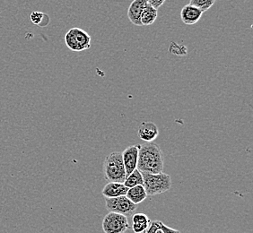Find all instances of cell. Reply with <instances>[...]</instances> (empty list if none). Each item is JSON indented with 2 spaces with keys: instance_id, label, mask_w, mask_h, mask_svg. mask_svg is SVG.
<instances>
[{
  "instance_id": "obj_1",
  "label": "cell",
  "mask_w": 253,
  "mask_h": 233,
  "mask_svg": "<svg viewBox=\"0 0 253 233\" xmlns=\"http://www.w3.org/2000/svg\"><path fill=\"white\" fill-rule=\"evenodd\" d=\"M164 165V155L159 146L153 143H146L139 146L136 169L140 172L158 174L163 172Z\"/></svg>"
},
{
  "instance_id": "obj_2",
  "label": "cell",
  "mask_w": 253,
  "mask_h": 233,
  "mask_svg": "<svg viewBox=\"0 0 253 233\" xmlns=\"http://www.w3.org/2000/svg\"><path fill=\"white\" fill-rule=\"evenodd\" d=\"M103 172L109 182L124 183L126 171L123 164L122 152H113L106 156L103 162Z\"/></svg>"
},
{
  "instance_id": "obj_3",
  "label": "cell",
  "mask_w": 253,
  "mask_h": 233,
  "mask_svg": "<svg viewBox=\"0 0 253 233\" xmlns=\"http://www.w3.org/2000/svg\"><path fill=\"white\" fill-rule=\"evenodd\" d=\"M142 173V172H141ZM143 187L147 195H156L169 191L171 187L170 177L165 172L158 174L142 173Z\"/></svg>"
},
{
  "instance_id": "obj_4",
  "label": "cell",
  "mask_w": 253,
  "mask_h": 233,
  "mask_svg": "<svg viewBox=\"0 0 253 233\" xmlns=\"http://www.w3.org/2000/svg\"><path fill=\"white\" fill-rule=\"evenodd\" d=\"M65 43L72 51H83L91 48V37L84 30L71 28L65 35Z\"/></svg>"
},
{
  "instance_id": "obj_5",
  "label": "cell",
  "mask_w": 253,
  "mask_h": 233,
  "mask_svg": "<svg viewBox=\"0 0 253 233\" xmlns=\"http://www.w3.org/2000/svg\"><path fill=\"white\" fill-rule=\"evenodd\" d=\"M130 228L125 215L109 213L102 221V230L105 233H125Z\"/></svg>"
},
{
  "instance_id": "obj_6",
  "label": "cell",
  "mask_w": 253,
  "mask_h": 233,
  "mask_svg": "<svg viewBox=\"0 0 253 233\" xmlns=\"http://www.w3.org/2000/svg\"><path fill=\"white\" fill-rule=\"evenodd\" d=\"M105 204L109 213H115L125 216L133 215L136 210V204H133L126 195L114 198H106Z\"/></svg>"
},
{
  "instance_id": "obj_7",
  "label": "cell",
  "mask_w": 253,
  "mask_h": 233,
  "mask_svg": "<svg viewBox=\"0 0 253 233\" xmlns=\"http://www.w3.org/2000/svg\"><path fill=\"white\" fill-rule=\"evenodd\" d=\"M139 146H128L125 150L122 152L123 164L126 171V178L136 169Z\"/></svg>"
},
{
  "instance_id": "obj_8",
  "label": "cell",
  "mask_w": 253,
  "mask_h": 233,
  "mask_svg": "<svg viewBox=\"0 0 253 233\" xmlns=\"http://www.w3.org/2000/svg\"><path fill=\"white\" fill-rule=\"evenodd\" d=\"M137 135L139 138L146 143H153L157 136H159V129L155 123L151 121H145L141 123L138 128Z\"/></svg>"
},
{
  "instance_id": "obj_9",
  "label": "cell",
  "mask_w": 253,
  "mask_h": 233,
  "mask_svg": "<svg viewBox=\"0 0 253 233\" xmlns=\"http://www.w3.org/2000/svg\"><path fill=\"white\" fill-rule=\"evenodd\" d=\"M146 5V0H134L127 9V17L136 26H142L141 15Z\"/></svg>"
},
{
  "instance_id": "obj_10",
  "label": "cell",
  "mask_w": 253,
  "mask_h": 233,
  "mask_svg": "<svg viewBox=\"0 0 253 233\" xmlns=\"http://www.w3.org/2000/svg\"><path fill=\"white\" fill-rule=\"evenodd\" d=\"M203 13L192 5H186L180 11L181 21L187 25H192L197 24L200 21Z\"/></svg>"
},
{
  "instance_id": "obj_11",
  "label": "cell",
  "mask_w": 253,
  "mask_h": 233,
  "mask_svg": "<svg viewBox=\"0 0 253 233\" xmlns=\"http://www.w3.org/2000/svg\"><path fill=\"white\" fill-rule=\"evenodd\" d=\"M128 189L123 183L109 182L102 189V194L105 198H114L122 195H126Z\"/></svg>"
},
{
  "instance_id": "obj_12",
  "label": "cell",
  "mask_w": 253,
  "mask_h": 233,
  "mask_svg": "<svg viewBox=\"0 0 253 233\" xmlns=\"http://www.w3.org/2000/svg\"><path fill=\"white\" fill-rule=\"evenodd\" d=\"M151 224L150 219L145 214H134L132 217V230L135 233H146Z\"/></svg>"
},
{
  "instance_id": "obj_13",
  "label": "cell",
  "mask_w": 253,
  "mask_h": 233,
  "mask_svg": "<svg viewBox=\"0 0 253 233\" xmlns=\"http://www.w3.org/2000/svg\"><path fill=\"white\" fill-rule=\"evenodd\" d=\"M126 196L128 199L131 201L134 204H138L142 203L144 200H146L147 197L146 190L144 189V187L140 186H136L130 188L126 192Z\"/></svg>"
},
{
  "instance_id": "obj_14",
  "label": "cell",
  "mask_w": 253,
  "mask_h": 233,
  "mask_svg": "<svg viewBox=\"0 0 253 233\" xmlns=\"http://www.w3.org/2000/svg\"><path fill=\"white\" fill-rule=\"evenodd\" d=\"M157 16H158V11L153 8L151 5H148L146 1V6L143 10L141 15L142 26L153 25L156 22Z\"/></svg>"
},
{
  "instance_id": "obj_15",
  "label": "cell",
  "mask_w": 253,
  "mask_h": 233,
  "mask_svg": "<svg viewBox=\"0 0 253 233\" xmlns=\"http://www.w3.org/2000/svg\"><path fill=\"white\" fill-rule=\"evenodd\" d=\"M123 184L125 185L127 189H130L136 186H140V185L143 186V176L141 172L136 169L131 174L126 177Z\"/></svg>"
},
{
  "instance_id": "obj_16",
  "label": "cell",
  "mask_w": 253,
  "mask_h": 233,
  "mask_svg": "<svg viewBox=\"0 0 253 233\" xmlns=\"http://www.w3.org/2000/svg\"><path fill=\"white\" fill-rule=\"evenodd\" d=\"M214 3H215L214 0H191L189 5L197 7L202 13H204L210 9V7H212V5H214Z\"/></svg>"
},
{
  "instance_id": "obj_17",
  "label": "cell",
  "mask_w": 253,
  "mask_h": 233,
  "mask_svg": "<svg viewBox=\"0 0 253 233\" xmlns=\"http://www.w3.org/2000/svg\"><path fill=\"white\" fill-rule=\"evenodd\" d=\"M170 52L176 56H185L188 53V49L184 45L171 42L170 46Z\"/></svg>"
},
{
  "instance_id": "obj_18",
  "label": "cell",
  "mask_w": 253,
  "mask_h": 233,
  "mask_svg": "<svg viewBox=\"0 0 253 233\" xmlns=\"http://www.w3.org/2000/svg\"><path fill=\"white\" fill-rule=\"evenodd\" d=\"M44 14L42 12H38V11H34L32 14H31V21L33 22L34 25H41L42 21L43 19Z\"/></svg>"
},
{
  "instance_id": "obj_19",
  "label": "cell",
  "mask_w": 253,
  "mask_h": 233,
  "mask_svg": "<svg viewBox=\"0 0 253 233\" xmlns=\"http://www.w3.org/2000/svg\"><path fill=\"white\" fill-rule=\"evenodd\" d=\"M159 226H160L162 232L164 233H180V231L175 230V229L170 228L169 226L165 225L162 222H159Z\"/></svg>"
},
{
  "instance_id": "obj_20",
  "label": "cell",
  "mask_w": 253,
  "mask_h": 233,
  "mask_svg": "<svg viewBox=\"0 0 253 233\" xmlns=\"http://www.w3.org/2000/svg\"><path fill=\"white\" fill-rule=\"evenodd\" d=\"M147 4L158 11L159 7L165 4V0H147Z\"/></svg>"
},
{
  "instance_id": "obj_21",
  "label": "cell",
  "mask_w": 253,
  "mask_h": 233,
  "mask_svg": "<svg viewBox=\"0 0 253 233\" xmlns=\"http://www.w3.org/2000/svg\"><path fill=\"white\" fill-rule=\"evenodd\" d=\"M159 221H155V222H151V224L149 226V228L147 229L146 233H155L157 229H159Z\"/></svg>"
},
{
  "instance_id": "obj_22",
  "label": "cell",
  "mask_w": 253,
  "mask_h": 233,
  "mask_svg": "<svg viewBox=\"0 0 253 233\" xmlns=\"http://www.w3.org/2000/svg\"><path fill=\"white\" fill-rule=\"evenodd\" d=\"M155 233H164L163 232H162V230H161L160 227H159V229H157L156 230V232Z\"/></svg>"
}]
</instances>
